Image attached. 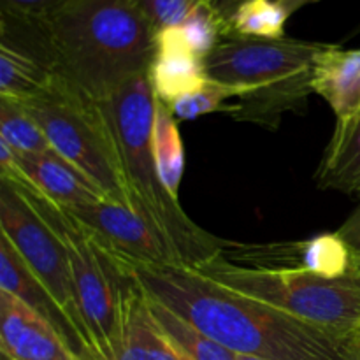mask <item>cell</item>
Here are the masks:
<instances>
[{
  "instance_id": "14",
  "label": "cell",
  "mask_w": 360,
  "mask_h": 360,
  "mask_svg": "<svg viewBox=\"0 0 360 360\" xmlns=\"http://www.w3.org/2000/svg\"><path fill=\"white\" fill-rule=\"evenodd\" d=\"M16 158L23 178L14 183H30L37 192L58 206L72 207L108 199L79 169L74 167L55 151H46V153L16 151Z\"/></svg>"
},
{
  "instance_id": "15",
  "label": "cell",
  "mask_w": 360,
  "mask_h": 360,
  "mask_svg": "<svg viewBox=\"0 0 360 360\" xmlns=\"http://www.w3.org/2000/svg\"><path fill=\"white\" fill-rule=\"evenodd\" d=\"M0 290L9 292L11 295L18 297L32 309H35L39 315L44 316L84 359L83 345L67 313L55 301L51 292L28 269L20 253L2 232H0Z\"/></svg>"
},
{
  "instance_id": "25",
  "label": "cell",
  "mask_w": 360,
  "mask_h": 360,
  "mask_svg": "<svg viewBox=\"0 0 360 360\" xmlns=\"http://www.w3.org/2000/svg\"><path fill=\"white\" fill-rule=\"evenodd\" d=\"M246 94H248L246 88L231 86V84L220 83V81L207 79V83L200 90L178 98V101L169 105V109L179 120H195L204 115H210V112L221 111L224 102L227 98H239Z\"/></svg>"
},
{
  "instance_id": "4",
  "label": "cell",
  "mask_w": 360,
  "mask_h": 360,
  "mask_svg": "<svg viewBox=\"0 0 360 360\" xmlns=\"http://www.w3.org/2000/svg\"><path fill=\"white\" fill-rule=\"evenodd\" d=\"M14 185L65 245L74 299L88 338V360H115L122 347L127 295L136 283L134 269L108 252L65 207L49 200L30 183Z\"/></svg>"
},
{
  "instance_id": "8",
  "label": "cell",
  "mask_w": 360,
  "mask_h": 360,
  "mask_svg": "<svg viewBox=\"0 0 360 360\" xmlns=\"http://www.w3.org/2000/svg\"><path fill=\"white\" fill-rule=\"evenodd\" d=\"M326 46L285 37H229L207 55V77L246 88L248 94L266 90L308 72Z\"/></svg>"
},
{
  "instance_id": "27",
  "label": "cell",
  "mask_w": 360,
  "mask_h": 360,
  "mask_svg": "<svg viewBox=\"0 0 360 360\" xmlns=\"http://www.w3.org/2000/svg\"><path fill=\"white\" fill-rule=\"evenodd\" d=\"M63 0H0V13L25 20H42Z\"/></svg>"
},
{
  "instance_id": "2",
  "label": "cell",
  "mask_w": 360,
  "mask_h": 360,
  "mask_svg": "<svg viewBox=\"0 0 360 360\" xmlns=\"http://www.w3.org/2000/svg\"><path fill=\"white\" fill-rule=\"evenodd\" d=\"M37 21L56 76L90 101L150 69L157 30L139 0H63Z\"/></svg>"
},
{
  "instance_id": "21",
  "label": "cell",
  "mask_w": 360,
  "mask_h": 360,
  "mask_svg": "<svg viewBox=\"0 0 360 360\" xmlns=\"http://www.w3.org/2000/svg\"><path fill=\"white\" fill-rule=\"evenodd\" d=\"M146 294V292H144ZM148 308L162 333L192 360H236V354L214 341L193 323L146 294Z\"/></svg>"
},
{
  "instance_id": "13",
  "label": "cell",
  "mask_w": 360,
  "mask_h": 360,
  "mask_svg": "<svg viewBox=\"0 0 360 360\" xmlns=\"http://www.w3.org/2000/svg\"><path fill=\"white\" fill-rule=\"evenodd\" d=\"M311 88L336 115L334 130L347 129L360 112V48L327 44L311 63Z\"/></svg>"
},
{
  "instance_id": "11",
  "label": "cell",
  "mask_w": 360,
  "mask_h": 360,
  "mask_svg": "<svg viewBox=\"0 0 360 360\" xmlns=\"http://www.w3.org/2000/svg\"><path fill=\"white\" fill-rule=\"evenodd\" d=\"M245 259L252 267L302 269L323 278H347L355 267L354 253L338 231L297 243L250 245Z\"/></svg>"
},
{
  "instance_id": "12",
  "label": "cell",
  "mask_w": 360,
  "mask_h": 360,
  "mask_svg": "<svg viewBox=\"0 0 360 360\" xmlns=\"http://www.w3.org/2000/svg\"><path fill=\"white\" fill-rule=\"evenodd\" d=\"M148 79L155 97L171 105L178 98L200 90L210 77L206 60L190 49L179 27H169L155 34Z\"/></svg>"
},
{
  "instance_id": "24",
  "label": "cell",
  "mask_w": 360,
  "mask_h": 360,
  "mask_svg": "<svg viewBox=\"0 0 360 360\" xmlns=\"http://www.w3.org/2000/svg\"><path fill=\"white\" fill-rule=\"evenodd\" d=\"M179 30L190 49L204 60L224 39L229 37L227 23L207 2H197L185 21L179 25Z\"/></svg>"
},
{
  "instance_id": "6",
  "label": "cell",
  "mask_w": 360,
  "mask_h": 360,
  "mask_svg": "<svg viewBox=\"0 0 360 360\" xmlns=\"http://www.w3.org/2000/svg\"><path fill=\"white\" fill-rule=\"evenodd\" d=\"M21 104L39 123L55 153L79 169L109 200L130 206L111 123L98 102L55 76L44 91Z\"/></svg>"
},
{
  "instance_id": "7",
  "label": "cell",
  "mask_w": 360,
  "mask_h": 360,
  "mask_svg": "<svg viewBox=\"0 0 360 360\" xmlns=\"http://www.w3.org/2000/svg\"><path fill=\"white\" fill-rule=\"evenodd\" d=\"M0 232L9 239L28 269L67 313L83 345L84 359L88 360V338L74 299L65 245L23 192L6 178H0Z\"/></svg>"
},
{
  "instance_id": "18",
  "label": "cell",
  "mask_w": 360,
  "mask_h": 360,
  "mask_svg": "<svg viewBox=\"0 0 360 360\" xmlns=\"http://www.w3.org/2000/svg\"><path fill=\"white\" fill-rule=\"evenodd\" d=\"M316 179L326 190L360 195V112L347 129L334 130Z\"/></svg>"
},
{
  "instance_id": "9",
  "label": "cell",
  "mask_w": 360,
  "mask_h": 360,
  "mask_svg": "<svg viewBox=\"0 0 360 360\" xmlns=\"http://www.w3.org/2000/svg\"><path fill=\"white\" fill-rule=\"evenodd\" d=\"M65 210L130 269L181 266L157 229L130 206L101 199Z\"/></svg>"
},
{
  "instance_id": "35",
  "label": "cell",
  "mask_w": 360,
  "mask_h": 360,
  "mask_svg": "<svg viewBox=\"0 0 360 360\" xmlns=\"http://www.w3.org/2000/svg\"><path fill=\"white\" fill-rule=\"evenodd\" d=\"M278 2H283V0H278Z\"/></svg>"
},
{
  "instance_id": "30",
  "label": "cell",
  "mask_w": 360,
  "mask_h": 360,
  "mask_svg": "<svg viewBox=\"0 0 360 360\" xmlns=\"http://www.w3.org/2000/svg\"><path fill=\"white\" fill-rule=\"evenodd\" d=\"M341 360H360V329L347 336Z\"/></svg>"
},
{
  "instance_id": "17",
  "label": "cell",
  "mask_w": 360,
  "mask_h": 360,
  "mask_svg": "<svg viewBox=\"0 0 360 360\" xmlns=\"http://www.w3.org/2000/svg\"><path fill=\"white\" fill-rule=\"evenodd\" d=\"M311 88V69L295 79L281 83L278 86L257 90L239 97L238 104L224 105L221 111L227 112L238 122H252L262 127H276L280 118L287 111H299L306 108Z\"/></svg>"
},
{
  "instance_id": "28",
  "label": "cell",
  "mask_w": 360,
  "mask_h": 360,
  "mask_svg": "<svg viewBox=\"0 0 360 360\" xmlns=\"http://www.w3.org/2000/svg\"><path fill=\"white\" fill-rule=\"evenodd\" d=\"M360 197V195H359ZM340 236L347 241V245L350 246L352 253H354V260H355V267L354 273H359L360 271V200L355 207L354 213L345 220V224L340 227ZM350 274V276H352Z\"/></svg>"
},
{
  "instance_id": "23",
  "label": "cell",
  "mask_w": 360,
  "mask_h": 360,
  "mask_svg": "<svg viewBox=\"0 0 360 360\" xmlns=\"http://www.w3.org/2000/svg\"><path fill=\"white\" fill-rule=\"evenodd\" d=\"M0 139L20 153L53 151L48 137L21 102L0 97Z\"/></svg>"
},
{
  "instance_id": "31",
  "label": "cell",
  "mask_w": 360,
  "mask_h": 360,
  "mask_svg": "<svg viewBox=\"0 0 360 360\" xmlns=\"http://www.w3.org/2000/svg\"><path fill=\"white\" fill-rule=\"evenodd\" d=\"M315 2H320V0H283L281 6L288 11V14H292L295 13V11L301 9V7L309 6V4H315Z\"/></svg>"
},
{
  "instance_id": "33",
  "label": "cell",
  "mask_w": 360,
  "mask_h": 360,
  "mask_svg": "<svg viewBox=\"0 0 360 360\" xmlns=\"http://www.w3.org/2000/svg\"><path fill=\"white\" fill-rule=\"evenodd\" d=\"M352 278H354V280H355V281H357V285H360V271H359V273L352 274Z\"/></svg>"
},
{
  "instance_id": "1",
  "label": "cell",
  "mask_w": 360,
  "mask_h": 360,
  "mask_svg": "<svg viewBox=\"0 0 360 360\" xmlns=\"http://www.w3.org/2000/svg\"><path fill=\"white\" fill-rule=\"evenodd\" d=\"M137 283L238 355L267 360H341L347 336L294 319L186 266L137 267Z\"/></svg>"
},
{
  "instance_id": "3",
  "label": "cell",
  "mask_w": 360,
  "mask_h": 360,
  "mask_svg": "<svg viewBox=\"0 0 360 360\" xmlns=\"http://www.w3.org/2000/svg\"><path fill=\"white\" fill-rule=\"evenodd\" d=\"M155 101L148 72H141L129 77L101 105L122 158L130 206L157 229L181 266L197 267L221 253L227 241L199 227L162 185L151 146Z\"/></svg>"
},
{
  "instance_id": "20",
  "label": "cell",
  "mask_w": 360,
  "mask_h": 360,
  "mask_svg": "<svg viewBox=\"0 0 360 360\" xmlns=\"http://www.w3.org/2000/svg\"><path fill=\"white\" fill-rule=\"evenodd\" d=\"M56 74L35 56L0 44V97L25 102L44 91Z\"/></svg>"
},
{
  "instance_id": "5",
  "label": "cell",
  "mask_w": 360,
  "mask_h": 360,
  "mask_svg": "<svg viewBox=\"0 0 360 360\" xmlns=\"http://www.w3.org/2000/svg\"><path fill=\"white\" fill-rule=\"evenodd\" d=\"M192 269L231 290L340 336L360 329V285L352 276L323 278L302 269L241 266L221 253Z\"/></svg>"
},
{
  "instance_id": "29",
  "label": "cell",
  "mask_w": 360,
  "mask_h": 360,
  "mask_svg": "<svg viewBox=\"0 0 360 360\" xmlns=\"http://www.w3.org/2000/svg\"><path fill=\"white\" fill-rule=\"evenodd\" d=\"M206 2L210 4V6L214 9V13H217L218 16L227 23V28H229V20L234 16V13L239 9V6L245 4L246 0H206Z\"/></svg>"
},
{
  "instance_id": "22",
  "label": "cell",
  "mask_w": 360,
  "mask_h": 360,
  "mask_svg": "<svg viewBox=\"0 0 360 360\" xmlns=\"http://www.w3.org/2000/svg\"><path fill=\"white\" fill-rule=\"evenodd\" d=\"M288 16L278 0H246L229 20V37L281 39Z\"/></svg>"
},
{
  "instance_id": "19",
  "label": "cell",
  "mask_w": 360,
  "mask_h": 360,
  "mask_svg": "<svg viewBox=\"0 0 360 360\" xmlns=\"http://www.w3.org/2000/svg\"><path fill=\"white\" fill-rule=\"evenodd\" d=\"M151 146L162 185L179 200V186L185 174V146L174 115L169 105L158 98L155 101Z\"/></svg>"
},
{
  "instance_id": "32",
  "label": "cell",
  "mask_w": 360,
  "mask_h": 360,
  "mask_svg": "<svg viewBox=\"0 0 360 360\" xmlns=\"http://www.w3.org/2000/svg\"><path fill=\"white\" fill-rule=\"evenodd\" d=\"M236 360H267V359L253 357V355H238V354H236Z\"/></svg>"
},
{
  "instance_id": "16",
  "label": "cell",
  "mask_w": 360,
  "mask_h": 360,
  "mask_svg": "<svg viewBox=\"0 0 360 360\" xmlns=\"http://www.w3.org/2000/svg\"><path fill=\"white\" fill-rule=\"evenodd\" d=\"M115 360H192L155 323L137 280L127 295L122 347Z\"/></svg>"
},
{
  "instance_id": "26",
  "label": "cell",
  "mask_w": 360,
  "mask_h": 360,
  "mask_svg": "<svg viewBox=\"0 0 360 360\" xmlns=\"http://www.w3.org/2000/svg\"><path fill=\"white\" fill-rule=\"evenodd\" d=\"M155 30L179 27L195 7L197 0H139Z\"/></svg>"
},
{
  "instance_id": "10",
  "label": "cell",
  "mask_w": 360,
  "mask_h": 360,
  "mask_svg": "<svg viewBox=\"0 0 360 360\" xmlns=\"http://www.w3.org/2000/svg\"><path fill=\"white\" fill-rule=\"evenodd\" d=\"M2 360H84L53 323L9 292L0 290Z\"/></svg>"
},
{
  "instance_id": "34",
  "label": "cell",
  "mask_w": 360,
  "mask_h": 360,
  "mask_svg": "<svg viewBox=\"0 0 360 360\" xmlns=\"http://www.w3.org/2000/svg\"><path fill=\"white\" fill-rule=\"evenodd\" d=\"M197 2H206V0H197Z\"/></svg>"
}]
</instances>
